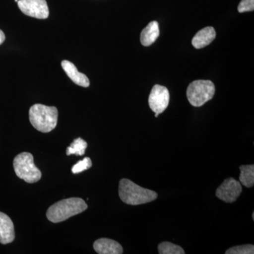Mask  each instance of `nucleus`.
I'll use <instances>...</instances> for the list:
<instances>
[{
  "label": "nucleus",
  "instance_id": "obj_1",
  "mask_svg": "<svg viewBox=\"0 0 254 254\" xmlns=\"http://www.w3.org/2000/svg\"><path fill=\"white\" fill-rule=\"evenodd\" d=\"M119 195L124 203L131 205L145 204L158 198V193L154 190L138 186L128 179L120 180Z\"/></svg>",
  "mask_w": 254,
  "mask_h": 254
},
{
  "label": "nucleus",
  "instance_id": "obj_2",
  "mask_svg": "<svg viewBox=\"0 0 254 254\" xmlns=\"http://www.w3.org/2000/svg\"><path fill=\"white\" fill-rule=\"evenodd\" d=\"M88 208L86 202L80 198H70L57 202L47 210L46 216L53 223L65 221Z\"/></svg>",
  "mask_w": 254,
  "mask_h": 254
},
{
  "label": "nucleus",
  "instance_id": "obj_3",
  "mask_svg": "<svg viewBox=\"0 0 254 254\" xmlns=\"http://www.w3.org/2000/svg\"><path fill=\"white\" fill-rule=\"evenodd\" d=\"M29 120L38 131L48 133L56 127L58 121V110L55 107L35 104L30 108Z\"/></svg>",
  "mask_w": 254,
  "mask_h": 254
},
{
  "label": "nucleus",
  "instance_id": "obj_4",
  "mask_svg": "<svg viewBox=\"0 0 254 254\" xmlns=\"http://www.w3.org/2000/svg\"><path fill=\"white\" fill-rule=\"evenodd\" d=\"M13 165L15 173L18 178L24 180L27 183H35L41 180V170L35 165L31 153L24 152L16 155Z\"/></svg>",
  "mask_w": 254,
  "mask_h": 254
},
{
  "label": "nucleus",
  "instance_id": "obj_5",
  "mask_svg": "<svg viewBox=\"0 0 254 254\" xmlns=\"http://www.w3.org/2000/svg\"><path fill=\"white\" fill-rule=\"evenodd\" d=\"M215 87L209 80H196L190 83L187 88V95L190 105L200 107L213 98Z\"/></svg>",
  "mask_w": 254,
  "mask_h": 254
},
{
  "label": "nucleus",
  "instance_id": "obj_6",
  "mask_svg": "<svg viewBox=\"0 0 254 254\" xmlns=\"http://www.w3.org/2000/svg\"><path fill=\"white\" fill-rule=\"evenodd\" d=\"M18 8L23 14L38 19L49 16V9L46 0H18Z\"/></svg>",
  "mask_w": 254,
  "mask_h": 254
},
{
  "label": "nucleus",
  "instance_id": "obj_7",
  "mask_svg": "<svg viewBox=\"0 0 254 254\" xmlns=\"http://www.w3.org/2000/svg\"><path fill=\"white\" fill-rule=\"evenodd\" d=\"M170 103V93L166 87L155 85L148 98V104L152 111L155 114L163 113Z\"/></svg>",
  "mask_w": 254,
  "mask_h": 254
},
{
  "label": "nucleus",
  "instance_id": "obj_8",
  "mask_svg": "<svg viewBox=\"0 0 254 254\" xmlns=\"http://www.w3.org/2000/svg\"><path fill=\"white\" fill-rule=\"evenodd\" d=\"M242 191V185L232 177L227 178L221 185L217 189L215 195L226 203H233L236 201Z\"/></svg>",
  "mask_w": 254,
  "mask_h": 254
},
{
  "label": "nucleus",
  "instance_id": "obj_9",
  "mask_svg": "<svg viewBox=\"0 0 254 254\" xmlns=\"http://www.w3.org/2000/svg\"><path fill=\"white\" fill-rule=\"evenodd\" d=\"M15 239L14 223L6 214L0 212V243L7 245Z\"/></svg>",
  "mask_w": 254,
  "mask_h": 254
},
{
  "label": "nucleus",
  "instance_id": "obj_10",
  "mask_svg": "<svg viewBox=\"0 0 254 254\" xmlns=\"http://www.w3.org/2000/svg\"><path fill=\"white\" fill-rule=\"evenodd\" d=\"M62 67H63L64 71L67 75L68 77L70 78L78 86L84 87V88H88L90 85V81L88 78L87 77L86 75L83 73H80L78 71L77 68L76 67L73 63L68 60H63L62 62Z\"/></svg>",
  "mask_w": 254,
  "mask_h": 254
},
{
  "label": "nucleus",
  "instance_id": "obj_11",
  "mask_svg": "<svg viewBox=\"0 0 254 254\" xmlns=\"http://www.w3.org/2000/svg\"><path fill=\"white\" fill-rule=\"evenodd\" d=\"M93 249L99 254H122L123 248L120 243L110 239L101 238L95 241Z\"/></svg>",
  "mask_w": 254,
  "mask_h": 254
},
{
  "label": "nucleus",
  "instance_id": "obj_12",
  "mask_svg": "<svg viewBox=\"0 0 254 254\" xmlns=\"http://www.w3.org/2000/svg\"><path fill=\"white\" fill-rule=\"evenodd\" d=\"M216 37L213 27H206L200 30L192 40V45L196 49L205 48L210 45Z\"/></svg>",
  "mask_w": 254,
  "mask_h": 254
},
{
  "label": "nucleus",
  "instance_id": "obj_13",
  "mask_svg": "<svg viewBox=\"0 0 254 254\" xmlns=\"http://www.w3.org/2000/svg\"><path fill=\"white\" fill-rule=\"evenodd\" d=\"M160 35L158 23L152 21L141 32V42L143 46H150L154 43Z\"/></svg>",
  "mask_w": 254,
  "mask_h": 254
},
{
  "label": "nucleus",
  "instance_id": "obj_14",
  "mask_svg": "<svg viewBox=\"0 0 254 254\" xmlns=\"http://www.w3.org/2000/svg\"><path fill=\"white\" fill-rule=\"evenodd\" d=\"M241 171L240 182L241 185L251 188L254 185V165H242L240 167Z\"/></svg>",
  "mask_w": 254,
  "mask_h": 254
},
{
  "label": "nucleus",
  "instance_id": "obj_15",
  "mask_svg": "<svg viewBox=\"0 0 254 254\" xmlns=\"http://www.w3.org/2000/svg\"><path fill=\"white\" fill-rule=\"evenodd\" d=\"M88 143L81 138H78L71 143V145L66 148V155H76L82 156L84 155Z\"/></svg>",
  "mask_w": 254,
  "mask_h": 254
},
{
  "label": "nucleus",
  "instance_id": "obj_16",
  "mask_svg": "<svg viewBox=\"0 0 254 254\" xmlns=\"http://www.w3.org/2000/svg\"><path fill=\"white\" fill-rule=\"evenodd\" d=\"M158 252L160 254H185V252L180 246L171 242H164L158 245Z\"/></svg>",
  "mask_w": 254,
  "mask_h": 254
},
{
  "label": "nucleus",
  "instance_id": "obj_17",
  "mask_svg": "<svg viewBox=\"0 0 254 254\" xmlns=\"http://www.w3.org/2000/svg\"><path fill=\"white\" fill-rule=\"evenodd\" d=\"M226 254H254V247L252 245L237 246L232 247L225 252Z\"/></svg>",
  "mask_w": 254,
  "mask_h": 254
},
{
  "label": "nucleus",
  "instance_id": "obj_18",
  "mask_svg": "<svg viewBox=\"0 0 254 254\" xmlns=\"http://www.w3.org/2000/svg\"><path fill=\"white\" fill-rule=\"evenodd\" d=\"M92 167V161L90 158H85L83 160L78 161L76 165H73L71 171L73 174L81 173Z\"/></svg>",
  "mask_w": 254,
  "mask_h": 254
},
{
  "label": "nucleus",
  "instance_id": "obj_19",
  "mask_svg": "<svg viewBox=\"0 0 254 254\" xmlns=\"http://www.w3.org/2000/svg\"><path fill=\"white\" fill-rule=\"evenodd\" d=\"M254 0H242L238 6V11L240 13L254 11Z\"/></svg>",
  "mask_w": 254,
  "mask_h": 254
},
{
  "label": "nucleus",
  "instance_id": "obj_20",
  "mask_svg": "<svg viewBox=\"0 0 254 254\" xmlns=\"http://www.w3.org/2000/svg\"><path fill=\"white\" fill-rule=\"evenodd\" d=\"M5 41V35L4 33V32L1 31V29H0V45L2 44L3 43H4V41Z\"/></svg>",
  "mask_w": 254,
  "mask_h": 254
},
{
  "label": "nucleus",
  "instance_id": "obj_21",
  "mask_svg": "<svg viewBox=\"0 0 254 254\" xmlns=\"http://www.w3.org/2000/svg\"><path fill=\"white\" fill-rule=\"evenodd\" d=\"M252 217H253V220H254V213L252 214Z\"/></svg>",
  "mask_w": 254,
  "mask_h": 254
},
{
  "label": "nucleus",
  "instance_id": "obj_22",
  "mask_svg": "<svg viewBox=\"0 0 254 254\" xmlns=\"http://www.w3.org/2000/svg\"><path fill=\"white\" fill-rule=\"evenodd\" d=\"M15 1H16V2H17L18 0H15Z\"/></svg>",
  "mask_w": 254,
  "mask_h": 254
}]
</instances>
